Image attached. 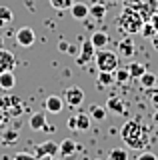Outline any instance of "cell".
Returning a JSON list of instances; mask_svg holds the SVG:
<instances>
[{
	"label": "cell",
	"mask_w": 158,
	"mask_h": 160,
	"mask_svg": "<svg viewBox=\"0 0 158 160\" xmlns=\"http://www.w3.org/2000/svg\"><path fill=\"white\" fill-rule=\"evenodd\" d=\"M120 136L124 140V144H128V148L132 150H140L146 146V130L140 124V120H128L124 126L120 128Z\"/></svg>",
	"instance_id": "6da1fadb"
},
{
	"label": "cell",
	"mask_w": 158,
	"mask_h": 160,
	"mask_svg": "<svg viewBox=\"0 0 158 160\" xmlns=\"http://www.w3.org/2000/svg\"><path fill=\"white\" fill-rule=\"evenodd\" d=\"M114 24H116L118 32H122L124 36H130V34H140V28H142V24H144V20H142V16L138 12L124 6V10L116 16Z\"/></svg>",
	"instance_id": "7a4b0ae2"
},
{
	"label": "cell",
	"mask_w": 158,
	"mask_h": 160,
	"mask_svg": "<svg viewBox=\"0 0 158 160\" xmlns=\"http://www.w3.org/2000/svg\"><path fill=\"white\" fill-rule=\"evenodd\" d=\"M124 6L132 8L142 16V20H150L152 14L158 12V0H124Z\"/></svg>",
	"instance_id": "3957f363"
},
{
	"label": "cell",
	"mask_w": 158,
	"mask_h": 160,
	"mask_svg": "<svg viewBox=\"0 0 158 160\" xmlns=\"http://www.w3.org/2000/svg\"><path fill=\"white\" fill-rule=\"evenodd\" d=\"M94 60L98 72H114L118 68V54L112 50H96Z\"/></svg>",
	"instance_id": "277c9868"
},
{
	"label": "cell",
	"mask_w": 158,
	"mask_h": 160,
	"mask_svg": "<svg viewBox=\"0 0 158 160\" xmlns=\"http://www.w3.org/2000/svg\"><path fill=\"white\" fill-rule=\"evenodd\" d=\"M94 56H96V48H94V44H92V40L90 38L82 40L80 52H78V56H76V64L78 66H86L88 62L94 60Z\"/></svg>",
	"instance_id": "5b68a950"
},
{
	"label": "cell",
	"mask_w": 158,
	"mask_h": 160,
	"mask_svg": "<svg viewBox=\"0 0 158 160\" xmlns=\"http://www.w3.org/2000/svg\"><path fill=\"white\" fill-rule=\"evenodd\" d=\"M60 96L64 100V104H68L70 108H76V106H80V104L84 102V92H82V88H78V86L64 88V92Z\"/></svg>",
	"instance_id": "8992f818"
},
{
	"label": "cell",
	"mask_w": 158,
	"mask_h": 160,
	"mask_svg": "<svg viewBox=\"0 0 158 160\" xmlns=\"http://www.w3.org/2000/svg\"><path fill=\"white\" fill-rule=\"evenodd\" d=\"M58 150H60V144H58V142H54V140H44V142H40L36 148H34V156H36V158L56 156Z\"/></svg>",
	"instance_id": "52a82bcc"
},
{
	"label": "cell",
	"mask_w": 158,
	"mask_h": 160,
	"mask_svg": "<svg viewBox=\"0 0 158 160\" xmlns=\"http://www.w3.org/2000/svg\"><path fill=\"white\" fill-rule=\"evenodd\" d=\"M34 40H36V36H34V30H32L30 26L18 28V32H16V44H18V46L30 48L32 44H34Z\"/></svg>",
	"instance_id": "ba28073f"
},
{
	"label": "cell",
	"mask_w": 158,
	"mask_h": 160,
	"mask_svg": "<svg viewBox=\"0 0 158 160\" xmlns=\"http://www.w3.org/2000/svg\"><path fill=\"white\" fill-rule=\"evenodd\" d=\"M64 108V100L62 96H58V94H50V96L46 98V102H44V110L50 114H60Z\"/></svg>",
	"instance_id": "9c48e42d"
},
{
	"label": "cell",
	"mask_w": 158,
	"mask_h": 160,
	"mask_svg": "<svg viewBox=\"0 0 158 160\" xmlns=\"http://www.w3.org/2000/svg\"><path fill=\"white\" fill-rule=\"evenodd\" d=\"M16 66V56L6 48H0V72H6V70H14Z\"/></svg>",
	"instance_id": "30bf717a"
},
{
	"label": "cell",
	"mask_w": 158,
	"mask_h": 160,
	"mask_svg": "<svg viewBox=\"0 0 158 160\" xmlns=\"http://www.w3.org/2000/svg\"><path fill=\"white\" fill-rule=\"evenodd\" d=\"M58 144H60V150H58V152H60V158H70L78 150V144L70 138H64L62 142H58Z\"/></svg>",
	"instance_id": "8fae6325"
},
{
	"label": "cell",
	"mask_w": 158,
	"mask_h": 160,
	"mask_svg": "<svg viewBox=\"0 0 158 160\" xmlns=\"http://www.w3.org/2000/svg\"><path fill=\"white\" fill-rule=\"evenodd\" d=\"M70 14H72V18H76V20H86L90 16V6H86V4H82V2H74L70 6Z\"/></svg>",
	"instance_id": "7c38bea8"
},
{
	"label": "cell",
	"mask_w": 158,
	"mask_h": 160,
	"mask_svg": "<svg viewBox=\"0 0 158 160\" xmlns=\"http://www.w3.org/2000/svg\"><path fill=\"white\" fill-rule=\"evenodd\" d=\"M106 110L108 112H112V114H118V116H122L124 114V102H122V98H118V96H112V98H108V102H106Z\"/></svg>",
	"instance_id": "4fadbf2b"
},
{
	"label": "cell",
	"mask_w": 158,
	"mask_h": 160,
	"mask_svg": "<svg viewBox=\"0 0 158 160\" xmlns=\"http://www.w3.org/2000/svg\"><path fill=\"white\" fill-rule=\"evenodd\" d=\"M14 86H16V76H14V70L0 72V88H2V90H12Z\"/></svg>",
	"instance_id": "5bb4252c"
},
{
	"label": "cell",
	"mask_w": 158,
	"mask_h": 160,
	"mask_svg": "<svg viewBox=\"0 0 158 160\" xmlns=\"http://www.w3.org/2000/svg\"><path fill=\"white\" fill-rule=\"evenodd\" d=\"M30 128L32 130H44V126L48 124V120H46V112L44 110H40V112H34L32 116H30Z\"/></svg>",
	"instance_id": "9a60e30c"
},
{
	"label": "cell",
	"mask_w": 158,
	"mask_h": 160,
	"mask_svg": "<svg viewBox=\"0 0 158 160\" xmlns=\"http://www.w3.org/2000/svg\"><path fill=\"white\" fill-rule=\"evenodd\" d=\"M90 40H92V44H94V48L100 50L110 42V36H108V32H104V30H96V32H92Z\"/></svg>",
	"instance_id": "2e32d148"
},
{
	"label": "cell",
	"mask_w": 158,
	"mask_h": 160,
	"mask_svg": "<svg viewBox=\"0 0 158 160\" xmlns=\"http://www.w3.org/2000/svg\"><path fill=\"white\" fill-rule=\"evenodd\" d=\"M18 140V128H2V144L10 146Z\"/></svg>",
	"instance_id": "e0dca14e"
},
{
	"label": "cell",
	"mask_w": 158,
	"mask_h": 160,
	"mask_svg": "<svg viewBox=\"0 0 158 160\" xmlns=\"http://www.w3.org/2000/svg\"><path fill=\"white\" fill-rule=\"evenodd\" d=\"M126 70H128V74H130V78H140L142 74L146 72V64H140V62H130L126 66Z\"/></svg>",
	"instance_id": "ac0fdd59"
},
{
	"label": "cell",
	"mask_w": 158,
	"mask_h": 160,
	"mask_svg": "<svg viewBox=\"0 0 158 160\" xmlns=\"http://www.w3.org/2000/svg\"><path fill=\"white\" fill-rule=\"evenodd\" d=\"M88 114H90V118H94V120H98V122H102V120L106 118L108 110H106V106H98V104H92L90 110H88Z\"/></svg>",
	"instance_id": "d6986e66"
},
{
	"label": "cell",
	"mask_w": 158,
	"mask_h": 160,
	"mask_svg": "<svg viewBox=\"0 0 158 160\" xmlns=\"http://www.w3.org/2000/svg\"><path fill=\"white\" fill-rule=\"evenodd\" d=\"M90 120H92V118H90V114H88V112H80V114H76V128L84 132V130L90 128Z\"/></svg>",
	"instance_id": "ffe728a7"
},
{
	"label": "cell",
	"mask_w": 158,
	"mask_h": 160,
	"mask_svg": "<svg viewBox=\"0 0 158 160\" xmlns=\"http://www.w3.org/2000/svg\"><path fill=\"white\" fill-rule=\"evenodd\" d=\"M138 80H140V86L146 88V90H150V88L156 86V74H152V72H144Z\"/></svg>",
	"instance_id": "44dd1931"
},
{
	"label": "cell",
	"mask_w": 158,
	"mask_h": 160,
	"mask_svg": "<svg viewBox=\"0 0 158 160\" xmlns=\"http://www.w3.org/2000/svg\"><path fill=\"white\" fill-rule=\"evenodd\" d=\"M12 18H14V12L10 8H8V6H0V28L6 26Z\"/></svg>",
	"instance_id": "7402d4cb"
},
{
	"label": "cell",
	"mask_w": 158,
	"mask_h": 160,
	"mask_svg": "<svg viewBox=\"0 0 158 160\" xmlns=\"http://www.w3.org/2000/svg\"><path fill=\"white\" fill-rule=\"evenodd\" d=\"M118 48H120V52L124 54V56H132V54H134V42H132V40H122L120 44H118Z\"/></svg>",
	"instance_id": "603a6c76"
},
{
	"label": "cell",
	"mask_w": 158,
	"mask_h": 160,
	"mask_svg": "<svg viewBox=\"0 0 158 160\" xmlns=\"http://www.w3.org/2000/svg\"><path fill=\"white\" fill-rule=\"evenodd\" d=\"M112 82H114L112 72H98V86H110Z\"/></svg>",
	"instance_id": "cb8c5ba5"
},
{
	"label": "cell",
	"mask_w": 158,
	"mask_h": 160,
	"mask_svg": "<svg viewBox=\"0 0 158 160\" xmlns=\"http://www.w3.org/2000/svg\"><path fill=\"white\" fill-rule=\"evenodd\" d=\"M108 160H128V152L124 148H112L108 154Z\"/></svg>",
	"instance_id": "d4e9b609"
},
{
	"label": "cell",
	"mask_w": 158,
	"mask_h": 160,
	"mask_svg": "<svg viewBox=\"0 0 158 160\" xmlns=\"http://www.w3.org/2000/svg\"><path fill=\"white\" fill-rule=\"evenodd\" d=\"M90 14H92L96 20H102V18H104V14H106V4H92Z\"/></svg>",
	"instance_id": "484cf974"
},
{
	"label": "cell",
	"mask_w": 158,
	"mask_h": 160,
	"mask_svg": "<svg viewBox=\"0 0 158 160\" xmlns=\"http://www.w3.org/2000/svg\"><path fill=\"white\" fill-rule=\"evenodd\" d=\"M130 80V74H128V70L126 68H116L114 70V82H120V84H124Z\"/></svg>",
	"instance_id": "4316f807"
},
{
	"label": "cell",
	"mask_w": 158,
	"mask_h": 160,
	"mask_svg": "<svg viewBox=\"0 0 158 160\" xmlns=\"http://www.w3.org/2000/svg\"><path fill=\"white\" fill-rule=\"evenodd\" d=\"M74 4V0H50V6L54 10H66Z\"/></svg>",
	"instance_id": "83f0119b"
},
{
	"label": "cell",
	"mask_w": 158,
	"mask_h": 160,
	"mask_svg": "<svg viewBox=\"0 0 158 160\" xmlns=\"http://www.w3.org/2000/svg\"><path fill=\"white\" fill-rule=\"evenodd\" d=\"M154 32H156V28L152 26L150 20H146V22L142 24V28H140V34H142L144 38H152V36H154Z\"/></svg>",
	"instance_id": "f1b7e54d"
},
{
	"label": "cell",
	"mask_w": 158,
	"mask_h": 160,
	"mask_svg": "<svg viewBox=\"0 0 158 160\" xmlns=\"http://www.w3.org/2000/svg\"><path fill=\"white\" fill-rule=\"evenodd\" d=\"M14 160H36V156L30 152H18L16 156H14Z\"/></svg>",
	"instance_id": "f546056e"
},
{
	"label": "cell",
	"mask_w": 158,
	"mask_h": 160,
	"mask_svg": "<svg viewBox=\"0 0 158 160\" xmlns=\"http://www.w3.org/2000/svg\"><path fill=\"white\" fill-rule=\"evenodd\" d=\"M136 160H156V154H152V152H142V154H138Z\"/></svg>",
	"instance_id": "4dcf8cb0"
},
{
	"label": "cell",
	"mask_w": 158,
	"mask_h": 160,
	"mask_svg": "<svg viewBox=\"0 0 158 160\" xmlns=\"http://www.w3.org/2000/svg\"><path fill=\"white\" fill-rule=\"evenodd\" d=\"M6 122H8V114L4 112V110H0V130L6 126Z\"/></svg>",
	"instance_id": "1f68e13d"
},
{
	"label": "cell",
	"mask_w": 158,
	"mask_h": 160,
	"mask_svg": "<svg viewBox=\"0 0 158 160\" xmlns=\"http://www.w3.org/2000/svg\"><path fill=\"white\" fill-rule=\"evenodd\" d=\"M66 124H68V128H70V130H76V116H70Z\"/></svg>",
	"instance_id": "d6a6232c"
},
{
	"label": "cell",
	"mask_w": 158,
	"mask_h": 160,
	"mask_svg": "<svg viewBox=\"0 0 158 160\" xmlns=\"http://www.w3.org/2000/svg\"><path fill=\"white\" fill-rule=\"evenodd\" d=\"M58 50H60V52H68V42H66V40L58 42Z\"/></svg>",
	"instance_id": "836d02e7"
},
{
	"label": "cell",
	"mask_w": 158,
	"mask_h": 160,
	"mask_svg": "<svg viewBox=\"0 0 158 160\" xmlns=\"http://www.w3.org/2000/svg\"><path fill=\"white\" fill-rule=\"evenodd\" d=\"M150 22H152V26H154V28H156V32H158V12H154V14H152Z\"/></svg>",
	"instance_id": "e575fe53"
},
{
	"label": "cell",
	"mask_w": 158,
	"mask_h": 160,
	"mask_svg": "<svg viewBox=\"0 0 158 160\" xmlns=\"http://www.w3.org/2000/svg\"><path fill=\"white\" fill-rule=\"evenodd\" d=\"M150 40H152V48H154L156 52H158V32H154V36H152Z\"/></svg>",
	"instance_id": "d590c367"
},
{
	"label": "cell",
	"mask_w": 158,
	"mask_h": 160,
	"mask_svg": "<svg viewBox=\"0 0 158 160\" xmlns=\"http://www.w3.org/2000/svg\"><path fill=\"white\" fill-rule=\"evenodd\" d=\"M150 102H152V106H154V110H158V92H156V94H152Z\"/></svg>",
	"instance_id": "8d00e7d4"
},
{
	"label": "cell",
	"mask_w": 158,
	"mask_h": 160,
	"mask_svg": "<svg viewBox=\"0 0 158 160\" xmlns=\"http://www.w3.org/2000/svg\"><path fill=\"white\" fill-rule=\"evenodd\" d=\"M78 50H80V48H76L74 44H68V54H76Z\"/></svg>",
	"instance_id": "74e56055"
},
{
	"label": "cell",
	"mask_w": 158,
	"mask_h": 160,
	"mask_svg": "<svg viewBox=\"0 0 158 160\" xmlns=\"http://www.w3.org/2000/svg\"><path fill=\"white\" fill-rule=\"evenodd\" d=\"M36 160H60V158H56V156H42V158H36Z\"/></svg>",
	"instance_id": "f35d334b"
},
{
	"label": "cell",
	"mask_w": 158,
	"mask_h": 160,
	"mask_svg": "<svg viewBox=\"0 0 158 160\" xmlns=\"http://www.w3.org/2000/svg\"><path fill=\"white\" fill-rule=\"evenodd\" d=\"M152 120H154V124H158V110H156L154 114H152Z\"/></svg>",
	"instance_id": "ab89813d"
},
{
	"label": "cell",
	"mask_w": 158,
	"mask_h": 160,
	"mask_svg": "<svg viewBox=\"0 0 158 160\" xmlns=\"http://www.w3.org/2000/svg\"><path fill=\"white\" fill-rule=\"evenodd\" d=\"M96 160H102V158H96Z\"/></svg>",
	"instance_id": "60d3db41"
}]
</instances>
